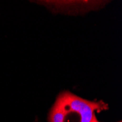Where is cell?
I'll return each mask as SVG.
<instances>
[{
    "label": "cell",
    "mask_w": 122,
    "mask_h": 122,
    "mask_svg": "<svg viewBox=\"0 0 122 122\" xmlns=\"http://www.w3.org/2000/svg\"><path fill=\"white\" fill-rule=\"evenodd\" d=\"M68 113L64 109L61 100L57 98L48 115V122H64L66 116Z\"/></svg>",
    "instance_id": "2"
},
{
    "label": "cell",
    "mask_w": 122,
    "mask_h": 122,
    "mask_svg": "<svg viewBox=\"0 0 122 122\" xmlns=\"http://www.w3.org/2000/svg\"><path fill=\"white\" fill-rule=\"evenodd\" d=\"M58 98L62 102L66 112H75L80 116V122H91L95 116V110H102L107 105L102 102H92L83 99L69 92H64Z\"/></svg>",
    "instance_id": "1"
},
{
    "label": "cell",
    "mask_w": 122,
    "mask_h": 122,
    "mask_svg": "<svg viewBox=\"0 0 122 122\" xmlns=\"http://www.w3.org/2000/svg\"><path fill=\"white\" fill-rule=\"evenodd\" d=\"M118 122H122L121 121H118Z\"/></svg>",
    "instance_id": "4"
},
{
    "label": "cell",
    "mask_w": 122,
    "mask_h": 122,
    "mask_svg": "<svg viewBox=\"0 0 122 122\" xmlns=\"http://www.w3.org/2000/svg\"><path fill=\"white\" fill-rule=\"evenodd\" d=\"M91 122H99L97 119V117H96V116L94 117V118L92 119V121H91Z\"/></svg>",
    "instance_id": "3"
}]
</instances>
